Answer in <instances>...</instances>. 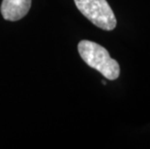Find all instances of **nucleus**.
<instances>
[{"label":"nucleus","instance_id":"1","mask_svg":"<svg viewBox=\"0 0 150 149\" xmlns=\"http://www.w3.org/2000/svg\"><path fill=\"white\" fill-rule=\"evenodd\" d=\"M78 50L82 60L89 67L97 70L108 80L114 81L119 77V64L110 57L104 47L91 41L82 40L79 43Z\"/></svg>","mask_w":150,"mask_h":149},{"label":"nucleus","instance_id":"2","mask_svg":"<svg viewBox=\"0 0 150 149\" xmlns=\"http://www.w3.org/2000/svg\"><path fill=\"white\" fill-rule=\"evenodd\" d=\"M76 8L97 27L111 31L116 26V18L107 0H74Z\"/></svg>","mask_w":150,"mask_h":149},{"label":"nucleus","instance_id":"3","mask_svg":"<svg viewBox=\"0 0 150 149\" xmlns=\"http://www.w3.org/2000/svg\"><path fill=\"white\" fill-rule=\"evenodd\" d=\"M32 0H3L1 3V15L4 20L17 21L28 14Z\"/></svg>","mask_w":150,"mask_h":149}]
</instances>
